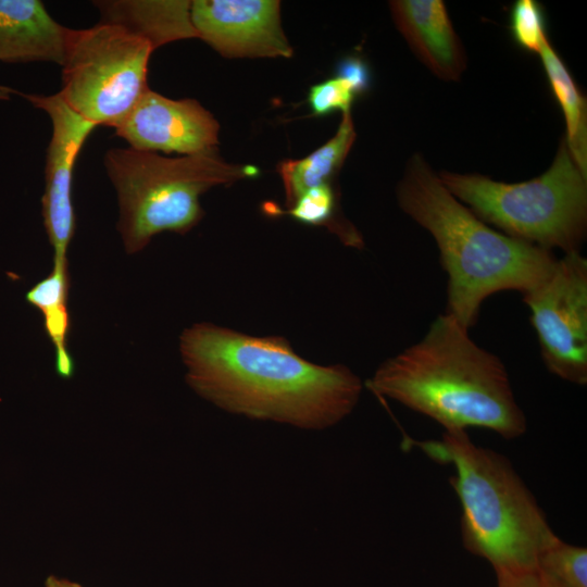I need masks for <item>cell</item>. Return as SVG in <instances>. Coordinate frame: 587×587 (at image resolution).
<instances>
[{
  "label": "cell",
  "instance_id": "277c9868",
  "mask_svg": "<svg viewBox=\"0 0 587 587\" xmlns=\"http://www.w3.org/2000/svg\"><path fill=\"white\" fill-rule=\"evenodd\" d=\"M411 444L454 469L449 480L459 498L461 537L469 551L486 559L497 575L537 567L540 554L559 537L508 458L475 445L463 429Z\"/></svg>",
  "mask_w": 587,
  "mask_h": 587
},
{
  "label": "cell",
  "instance_id": "5b68a950",
  "mask_svg": "<svg viewBox=\"0 0 587 587\" xmlns=\"http://www.w3.org/2000/svg\"><path fill=\"white\" fill-rule=\"evenodd\" d=\"M104 166L116 190L117 230L129 254L160 233L189 232L204 215L202 193L259 172L252 165L229 164L215 150L165 158L130 147L107 151Z\"/></svg>",
  "mask_w": 587,
  "mask_h": 587
},
{
  "label": "cell",
  "instance_id": "7c38bea8",
  "mask_svg": "<svg viewBox=\"0 0 587 587\" xmlns=\"http://www.w3.org/2000/svg\"><path fill=\"white\" fill-rule=\"evenodd\" d=\"M394 21L416 57L434 75L459 80L466 58L441 0H394Z\"/></svg>",
  "mask_w": 587,
  "mask_h": 587
},
{
  "label": "cell",
  "instance_id": "52a82bcc",
  "mask_svg": "<svg viewBox=\"0 0 587 587\" xmlns=\"http://www.w3.org/2000/svg\"><path fill=\"white\" fill-rule=\"evenodd\" d=\"M153 51L150 42L116 23L68 28L58 93L96 126L114 128L149 89L147 72Z\"/></svg>",
  "mask_w": 587,
  "mask_h": 587
},
{
  "label": "cell",
  "instance_id": "cb8c5ba5",
  "mask_svg": "<svg viewBox=\"0 0 587 587\" xmlns=\"http://www.w3.org/2000/svg\"><path fill=\"white\" fill-rule=\"evenodd\" d=\"M46 587H82L79 584L71 582L66 578H60L54 575L47 577L45 582Z\"/></svg>",
  "mask_w": 587,
  "mask_h": 587
},
{
  "label": "cell",
  "instance_id": "5bb4252c",
  "mask_svg": "<svg viewBox=\"0 0 587 587\" xmlns=\"http://www.w3.org/2000/svg\"><path fill=\"white\" fill-rule=\"evenodd\" d=\"M103 22L120 24L151 43L155 50L171 41L198 38L190 17L191 1H93Z\"/></svg>",
  "mask_w": 587,
  "mask_h": 587
},
{
  "label": "cell",
  "instance_id": "30bf717a",
  "mask_svg": "<svg viewBox=\"0 0 587 587\" xmlns=\"http://www.w3.org/2000/svg\"><path fill=\"white\" fill-rule=\"evenodd\" d=\"M190 17L198 38L226 58H289L292 48L275 0H196Z\"/></svg>",
  "mask_w": 587,
  "mask_h": 587
},
{
  "label": "cell",
  "instance_id": "9c48e42d",
  "mask_svg": "<svg viewBox=\"0 0 587 587\" xmlns=\"http://www.w3.org/2000/svg\"><path fill=\"white\" fill-rule=\"evenodd\" d=\"M35 108L43 110L52 123V136L47 149L42 217L53 261H67L68 245L75 233L72 182L77 155L87 137L97 127L73 111L59 93L51 96L14 92Z\"/></svg>",
  "mask_w": 587,
  "mask_h": 587
},
{
  "label": "cell",
  "instance_id": "7402d4cb",
  "mask_svg": "<svg viewBox=\"0 0 587 587\" xmlns=\"http://www.w3.org/2000/svg\"><path fill=\"white\" fill-rule=\"evenodd\" d=\"M342 80L354 96L366 92L371 85V71L360 57H346L336 66V76Z\"/></svg>",
  "mask_w": 587,
  "mask_h": 587
},
{
  "label": "cell",
  "instance_id": "2e32d148",
  "mask_svg": "<svg viewBox=\"0 0 587 587\" xmlns=\"http://www.w3.org/2000/svg\"><path fill=\"white\" fill-rule=\"evenodd\" d=\"M355 136L351 113H342L336 134L327 142L303 159L286 160L278 164L277 172L288 208L305 190L329 184L328 180L346 160Z\"/></svg>",
  "mask_w": 587,
  "mask_h": 587
},
{
  "label": "cell",
  "instance_id": "ac0fdd59",
  "mask_svg": "<svg viewBox=\"0 0 587 587\" xmlns=\"http://www.w3.org/2000/svg\"><path fill=\"white\" fill-rule=\"evenodd\" d=\"M336 205L337 198L334 189L329 184H323L302 192L288 211L273 212L287 214L305 225L326 226L347 246L361 248L363 241L358 232L348 223L335 220Z\"/></svg>",
  "mask_w": 587,
  "mask_h": 587
},
{
  "label": "cell",
  "instance_id": "d6986e66",
  "mask_svg": "<svg viewBox=\"0 0 587 587\" xmlns=\"http://www.w3.org/2000/svg\"><path fill=\"white\" fill-rule=\"evenodd\" d=\"M537 569L557 587H587V549L558 538L540 554Z\"/></svg>",
  "mask_w": 587,
  "mask_h": 587
},
{
  "label": "cell",
  "instance_id": "9a60e30c",
  "mask_svg": "<svg viewBox=\"0 0 587 587\" xmlns=\"http://www.w3.org/2000/svg\"><path fill=\"white\" fill-rule=\"evenodd\" d=\"M68 290L67 261H53L51 272L25 295L26 301L38 309L43 316L45 332L54 347L55 372L63 378L72 377L75 370L74 360L67 349L71 328L67 309Z\"/></svg>",
  "mask_w": 587,
  "mask_h": 587
},
{
  "label": "cell",
  "instance_id": "3957f363",
  "mask_svg": "<svg viewBox=\"0 0 587 587\" xmlns=\"http://www.w3.org/2000/svg\"><path fill=\"white\" fill-rule=\"evenodd\" d=\"M399 207L433 236L448 275L446 314L470 330L494 294L532 290L553 271L552 251L490 228L453 197L419 153L397 188Z\"/></svg>",
  "mask_w": 587,
  "mask_h": 587
},
{
  "label": "cell",
  "instance_id": "44dd1931",
  "mask_svg": "<svg viewBox=\"0 0 587 587\" xmlns=\"http://www.w3.org/2000/svg\"><path fill=\"white\" fill-rule=\"evenodd\" d=\"M355 99L351 89L339 78L334 77L313 85L308 93V102L314 115H326L340 110L350 112Z\"/></svg>",
  "mask_w": 587,
  "mask_h": 587
},
{
  "label": "cell",
  "instance_id": "603a6c76",
  "mask_svg": "<svg viewBox=\"0 0 587 587\" xmlns=\"http://www.w3.org/2000/svg\"><path fill=\"white\" fill-rule=\"evenodd\" d=\"M498 587H557L536 567L530 571L497 575Z\"/></svg>",
  "mask_w": 587,
  "mask_h": 587
},
{
  "label": "cell",
  "instance_id": "d4e9b609",
  "mask_svg": "<svg viewBox=\"0 0 587 587\" xmlns=\"http://www.w3.org/2000/svg\"><path fill=\"white\" fill-rule=\"evenodd\" d=\"M11 93H14L13 89L7 86L0 85V100H9L11 97Z\"/></svg>",
  "mask_w": 587,
  "mask_h": 587
},
{
  "label": "cell",
  "instance_id": "8fae6325",
  "mask_svg": "<svg viewBox=\"0 0 587 587\" xmlns=\"http://www.w3.org/2000/svg\"><path fill=\"white\" fill-rule=\"evenodd\" d=\"M114 129L133 149L192 155L215 150L220 125L197 100L148 89Z\"/></svg>",
  "mask_w": 587,
  "mask_h": 587
},
{
  "label": "cell",
  "instance_id": "7a4b0ae2",
  "mask_svg": "<svg viewBox=\"0 0 587 587\" xmlns=\"http://www.w3.org/2000/svg\"><path fill=\"white\" fill-rule=\"evenodd\" d=\"M366 387L445 430L482 427L505 439L526 432V417L503 362L446 313L417 342L384 361Z\"/></svg>",
  "mask_w": 587,
  "mask_h": 587
},
{
  "label": "cell",
  "instance_id": "6da1fadb",
  "mask_svg": "<svg viewBox=\"0 0 587 587\" xmlns=\"http://www.w3.org/2000/svg\"><path fill=\"white\" fill-rule=\"evenodd\" d=\"M179 352L199 396L250 419L323 429L349 415L362 391L350 369L310 362L280 336L198 323L182 333Z\"/></svg>",
  "mask_w": 587,
  "mask_h": 587
},
{
  "label": "cell",
  "instance_id": "4fadbf2b",
  "mask_svg": "<svg viewBox=\"0 0 587 587\" xmlns=\"http://www.w3.org/2000/svg\"><path fill=\"white\" fill-rule=\"evenodd\" d=\"M68 28L38 0H0V61L63 63Z\"/></svg>",
  "mask_w": 587,
  "mask_h": 587
},
{
  "label": "cell",
  "instance_id": "8992f818",
  "mask_svg": "<svg viewBox=\"0 0 587 587\" xmlns=\"http://www.w3.org/2000/svg\"><path fill=\"white\" fill-rule=\"evenodd\" d=\"M438 176L453 197L503 234L550 251L579 252L587 226V176L564 139L549 170L527 182L508 184L448 171Z\"/></svg>",
  "mask_w": 587,
  "mask_h": 587
},
{
  "label": "cell",
  "instance_id": "ffe728a7",
  "mask_svg": "<svg viewBox=\"0 0 587 587\" xmlns=\"http://www.w3.org/2000/svg\"><path fill=\"white\" fill-rule=\"evenodd\" d=\"M510 30L521 48L539 53L548 40L541 5L534 0H517L511 10Z\"/></svg>",
  "mask_w": 587,
  "mask_h": 587
},
{
  "label": "cell",
  "instance_id": "e0dca14e",
  "mask_svg": "<svg viewBox=\"0 0 587 587\" xmlns=\"http://www.w3.org/2000/svg\"><path fill=\"white\" fill-rule=\"evenodd\" d=\"M538 54L552 93L564 115L566 126L564 141L569 152L580 172L587 176L586 100L549 40L544 42Z\"/></svg>",
  "mask_w": 587,
  "mask_h": 587
},
{
  "label": "cell",
  "instance_id": "ba28073f",
  "mask_svg": "<svg viewBox=\"0 0 587 587\" xmlns=\"http://www.w3.org/2000/svg\"><path fill=\"white\" fill-rule=\"evenodd\" d=\"M522 296L547 370L586 385L587 260L579 252L565 253L545 280Z\"/></svg>",
  "mask_w": 587,
  "mask_h": 587
}]
</instances>
